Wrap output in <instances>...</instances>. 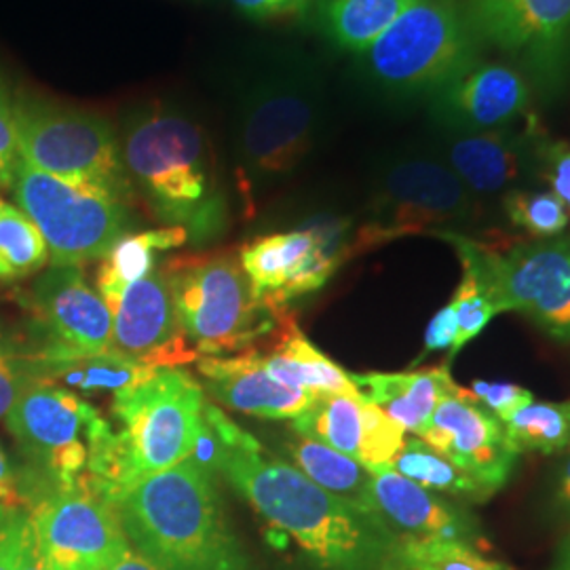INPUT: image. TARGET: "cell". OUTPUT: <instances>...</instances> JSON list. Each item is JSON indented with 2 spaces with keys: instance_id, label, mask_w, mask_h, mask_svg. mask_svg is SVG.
<instances>
[{
  "instance_id": "obj_1",
  "label": "cell",
  "mask_w": 570,
  "mask_h": 570,
  "mask_svg": "<svg viewBox=\"0 0 570 570\" xmlns=\"http://www.w3.org/2000/svg\"><path fill=\"white\" fill-rule=\"evenodd\" d=\"M218 471L275 532L320 570H407L404 539L376 511L313 484L263 450L226 452Z\"/></svg>"
},
{
  "instance_id": "obj_2",
  "label": "cell",
  "mask_w": 570,
  "mask_h": 570,
  "mask_svg": "<svg viewBox=\"0 0 570 570\" xmlns=\"http://www.w3.org/2000/svg\"><path fill=\"white\" fill-rule=\"evenodd\" d=\"M326 85L315 60L294 47H263L239 63L230 87V129L242 180L292 174L326 121Z\"/></svg>"
},
{
  "instance_id": "obj_3",
  "label": "cell",
  "mask_w": 570,
  "mask_h": 570,
  "mask_svg": "<svg viewBox=\"0 0 570 570\" xmlns=\"http://www.w3.org/2000/svg\"><path fill=\"white\" fill-rule=\"evenodd\" d=\"M119 138L129 180L161 223L180 226L197 244L225 230L228 205L214 148L188 110L164 100L136 104L122 112Z\"/></svg>"
},
{
  "instance_id": "obj_4",
  "label": "cell",
  "mask_w": 570,
  "mask_h": 570,
  "mask_svg": "<svg viewBox=\"0 0 570 570\" xmlns=\"http://www.w3.org/2000/svg\"><path fill=\"white\" fill-rule=\"evenodd\" d=\"M117 511L129 546L157 570H256L214 473L193 459L142 478Z\"/></svg>"
},
{
  "instance_id": "obj_5",
  "label": "cell",
  "mask_w": 570,
  "mask_h": 570,
  "mask_svg": "<svg viewBox=\"0 0 570 570\" xmlns=\"http://www.w3.org/2000/svg\"><path fill=\"white\" fill-rule=\"evenodd\" d=\"M357 75L391 102L429 100L438 89L484 58L463 0H416L355 56Z\"/></svg>"
},
{
  "instance_id": "obj_6",
  "label": "cell",
  "mask_w": 570,
  "mask_h": 570,
  "mask_svg": "<svg viewBox=\"0 0 570 570\" xmlns=\"http://www.w3.org/2000/svg\"><path fill=\"white\" fill-rule=\"evenodd\" d=\"M13 108L21 161L131 205L136 188L122 161L119 131L108 117L28 94L13 100Z\"/></svg>"
},
{
  "instance_id": "obj_7",
  "label": "cell",
  "mask_w": 570,
  "mask_h": 570,
  "mask_svg": "<svg viewBox=\"0 0 570 570\" xmlns=\"http://www.w3.org/2000/svg\"><path fill=\"white\" fill-rule=\"evenodd\" d=\"M475 218L478 197L438 150H402L376 169L367 220L353 235V256L412 235L461 233Z\"/></svg>"
},
{
  "instance_id": "obj_8",
  "label": "cell",
  "mask_w": 570,
  "mask_h": 570,
  "mask_svg": "<svg viewBox=\"0 0 570 570\" xmlns=\"http://www.w3.org/2000/svg\"><path fill=\"white\" fill-rule=\"evenodd\" d=\"M164 271L184 334L199 357L249 351L279 327L287 311L261 303L239 261L228 254L171 258Z\"/></svg>"
},
{
  "instance_id": "obj_9",
  "label": "cell",
  "mask_w": 570,
  "mask_h": 570,
  "mask_svg": "<svg viewBox=\"0 0 570 570\" xmlns=\"http://www.w3.org/2000/svg\"><path fill=\"white\" fill-rule=\"evenodd\" d=\"M471 266L497 313H520L558 343H570V237L480 244L465 233H438Z\"/></svg>"
},
{
  "instance_id": "obj_10",
  "label": "cell",
  "mask_w": 570,
  "mask_h": 570,
  "mask_svg": "<svg viewBox=\"0 0 570 570\" xmlns=\"http://www.w3.org/2000/svg\"><path fill=\"white\" fill-rule=\"evenodd\" d=\"M484 53L497 51L551 102L570 85V0H463Z\"/></svg>"
},
{
  "instance_id": "obj_11",
  "label": "cell",
  "mask_w": 570,
  "mask_h": 570,
  "mask_svg": "<svg viewBox=\"0 0 570 570\" xmlns=\"http://www.w3.org/2000/svg\"><path fill=\"white\" fill-rule=\"evenodd\" d=\"M21 212L41 230L53 266L104 258L131 226L129 205L21 161L13 183Z\"/></svg>"
},
{
  "instance_id": "obj_12",
  "label": "cell",
  "mask_w": 570,
  "mask_h": 570,
  "mask_svg": "<svg viewBox=\"0 0 570 570\" xmlns=\"http://www.w3.org/2000/svg\"><path fill=\"white\" fill-rule=\"evenodd\" d=\"M104 423L77 393L45 381L26 387L7 414V428L41 480L35 501L51 490L85 489L89 452Z\"/></svg>"
},
{
  "instance_id": "obj_13",
  "label": "cell",
  "mask_w": 570,
  "mask_h": 570,
  "mask_svg": "<svg viewBox=\"0 0 570 570\" xmlns=\"http://www.w3.org/2000/svg\"><path fill=\"white\" fill-rule=\"evenodd\" d=\"M204 406V385L184 367H157L140 385L115 393L112 414L140 480L193 456Z\"/></svg>"
},
{
  "instance_id": "obj_14",
  "label": "cell",
  "mask_w": 570,
  "mask_h": 570,
  "mask_svg": "<svg viewBox=\"0 0 570 570\" xmlns=\"http://www.w3.org/2000/svg\"><path fill=\"white\" fill-rule=\"evenodd\" d=\"M351 223L322 218L311 225L258 237L239 249V265L254 296L273 311L322 289L353 256Z\"/></svg>"
},
{
  "instance_id": "obj_15",
  "label": "cell",
  "mask_w": 570,
  "mask_h": 570,
  "mask_svg": "<svg viewBox=\"0 0 570 570\" xmlns=\"http://www.w3.org/2000/svg\"><path fill=\"white\" fill-rule=\"evenodd\" d=\"M28 513L49 570H106L129 546L117 508L81 487L51 490Z\"/></svg>"
},
{
  "instance_id": "obj_16",
  "label": "cell",
  "mask_w": 570,
  "mask_h": 570,
  "mask_svg": "<svg viewBox=\"0 0 570 570\" xmlns=\"http://www.w3.org/2000/svg\"><path fill=\"white\" fill-rule=\"evenodd\" d=\"M419 438L492 492L510 482L520 459L501 419L461 385L440 400Z\"/></svg>"
},
{
  "instance_id": "obj_17",
  "label": "cell",
  "mask_w": 570,
  "mask_h": 570,
  "mask_svg": "<svg viewBox=\"0 0 570 570\" xmlns=\"http://www.w3.org/2000/svg\"><path fill=\"white\" fill-rule=\"evenodd\" d=\"M532 89L505 61L478 60L429 98V117L442 134H482L527 117Z\"/></svg>"
},
{
  "instance_id": "obj_18",
  "label": "cell",
  "mask_w": 570,
  "mask_h": 570,
  "mask_svg": "<svg viewBox=\"0 0 570 570\" xmlns=\"http://www.w3.org/2000/svg\"><path fill=\"white\" fill-rule=\"evenodd\" d=\"M548 136L534 119L482 134H442L438 155L473 197L505 195L539 180Z\"/></svg>"
},
{
  "instance_id": "obj_19",
  "label": "cell",
  "mask_w": 570,
  "mask_h": 570,
  "mask_svg": "<svg viewBox=\"0 0 570 570\" xmlns=\"http://www.w3.org/2000/svg\"><path fill=\"white\" fill-rule=\"evenodd\" d=\"M112 348L148 367H183L202 360L184 334L164 266L127 285L112 306Z\"/></svg>"
},
{
  "instance_id": "obj_20",
  "label": "cell",
  "mask_w": 570,
  "mask_h": 570,
  "mask_svg": "<svg viewBox=\"0 0 570 570\" xmlns=\"http://www.w3.org/2000/svg\"><path fill=\"white\" fill-rule=\"evenodd\" d=\"M28 306L41 346L87 353L112 348V311L87 284L81 266H51L32 287Z\"/></svg>"
},
{
  "instance_id": "obj_21",
  "label": "cell",
  "mask_w": 570,
  "mask_h": 570,
  "mask_svg": "<svg viewBox=\"0 0 570 570\" xmlns=\"http://www.w3.org/2000/svg\"><path fill=\"white\" fill-rule=\"evenodd\" d=\"M292 428L351 456L367 471L393 468L406 442V431L364 395H317Z\"/></svg>"
},
{
  "instance_id": "obj_22",
  "label": "cell",
  "mask_w": 570,
  "mask_h": 570,
  "mask_svg": "<svg viewBox=\"0 0 570 570\" xmlns=\"http://www.w3.org/2000/svg\"><path fill=\"white\" fill-rule=\"evenodd\" d=\"M370 501L372 510L402 539H446L465 541L480 550L489 548V539L471 511L393 469L372 471Z\"/></svg>"
},
{
  "instance_id": "obj_23",
  "label": "cell",
  "mask_w": 570,
  "mask_h": 570,
  "mask_svg": "<svg viewBox=\"0 0 570 570\" xmlns=\"http://www.w3.org/2000/svg\"><path fill=\"white\" fill-rule=\"evenodd\" d=\"M199 374L205 389L225 406L261 419H298L317 395L289 389L273 381L263 366L261 351H245L237 357H202Z\"/></svg>"
},
{
  "instance_id": "obj_24",
  "label": "cell",
  "mask_w": 570,
  "mask_h": 570,
  "mask_svg": "<svg viewBox=\"0 0 570 570\" xmlns=\"http://www.w3.org/2000/svg\"><path fill=\"white\" fill-rule=\"evenodd\" d=\"M351 381L367 402L381 407L395 425L414 435L428 429L440 400L459 387L450 376L446 362L412 372L351 374Z\"/></svg>"
},
{
  "instance_id": "obj_25",
  "label": "cell",
  "mask_w": 570,
  "mask_h": 570,
  "mask_svg": "<svg viewBox=\"0 0 570 570\" xmlns=\"http://www.w3.org/2000/svg\"><path fill=\"white\" fill-rule=\"evenodd\" d=\"M37 381L66 385L81 393H119L136 387L153 376L157 367L144 366L115 348L108 351H70L41 346L30 353Z\"/></svg>"
},
{
  "instance_id": "obj_26",
  "label": "cell",
  "mask_w": 570,
  "mask_h": 570,
  "mask_svg": "<svg viewBox=\"0 0 570 570\" xmlns=\"http://www.w3.org/2000/svg\"><path fill=\"white\" fill-rule=\"evenodd\" d=\"M263 366L285 387L303 389L313 395H362L351 374L306 338L289 311L279 320L275 348L263 353Z\"/></svg>"
},
{
  "instance_id": "obj_27",
  "label": "cell",
  "mask_w": 570,
  "mask_h": 570,
  "mask_svg": "<svg viewBox=\"0 0 570 570\" xmlns=\"http://www.w3.org/2000/svg\"><path fill=\"white\" fill-rule=\"evenodd\" d=\"M416 0H311L308 20L332 47L360 56Z\"/></svg>"
},
{
  "instance_id": "obj_28",
  "label": "cell",
  "mask_w": 570,
  "mask_h": 570,
  "mask_svg": "<svg viewBox=\"0 0 570 570\" xmlns=\"http://www.w3.org/2000/svg\"><path fill=\"white\" fill-rule=\"evenodd\" d=\"M186 242L188 233L180 226H164L121 237L108 249L96 275V287L104 303L112 311L127 285L159 268V254L183 247Z\"/></svg>"
},
{
  "instance_id": "obj_29",
  "label": "cell",
  "mask_w": 570,
  "mask_h": 570,
  "mask_svg": "<svg viewBox=\"0 0 570 570\" xmlns=\"http://www.w3.org/2000/svg\"><path fill=\"white\" fill-rule=\"evenodd\" d=\"M294 468L317 484L320 489L327 490L341 499H346L364 510H372L370 501V487H372V471L353 461L338 450L330 449L326 444L298 435L287 444Z\"/></svg>"
},
{
  "instance_id": "obj_30",
  "label": "cell",
  "mask_w": 570,
  "mask_h": 570,
  "mask_svg": "<svg viewBox=\"0 0 570 570\" xmlns=\"http://www.w3.org/2000/svg\"><path fill=\"white\" fill-rule=\"evenodd\" d=\"M391 469L423 489L463 503H487L494 494L463 469L456 468L442 452L431 449L419 435L407 438Z\"/></svg>"
},
{
  "instance_id": "obj_31",
  "label": "cell",
  "mask_w": 570,
  "mask_h": 570,
  "mask_svg": "<svg viewBox=\"0 0 570 570\" xmlns=\"http://www.w3.org/2000/svg\"><path fill=\"white\" fill-rule=\"evenodd\" d=\"M511 446L518 454H558L570 449V400L532 402L503 421Z\"/></svg>"
},
{
  "instance_id": "obj_32",
  "label": "cell",
  "mask_w": 570,
  "mask_h": 570,
  "mask_svg": "<svg viewBox=\"0 0 570 570\" xmlns=\"http://www.w3.org/2000/svg\"><path fill=\"white\" fill-rule=\"evenodd\" d=\"M49 261L37 225L13 205L0 204V282H18Z\"/></svg>"
},
{
  "instance_id": "obj_33",
  "label": "cell",
  "mask_w": 570,
  "mask_h": 570,
  "mask_svg": "<svg viewBox=\"0 0 570 570\" xmlns=\"http://www.w3.org/2000/svg\"><path fill=\"white\" fill-rule=\"evenodd\" d=\"M503 212L510 223L534 239L560 237L569 226V212L551 190L515 188L503 195Z\"/></svg>"
},
{
  "instance_id": "obj_34",
  "label": "cell",
  "mask_w": 570,
  "mask_h": 570,
  "mask_svg": "<svg viewBox=\"0 0 570 570\" xmlns=\"http://www.w3.org/2000/svg\"><path fill=\"white\" fill-rule=\"evenodd\" d=\"M404 560L407 570H513L471 543L446 539H404Z\"/></svg>"
},
{
  "instance_id": "obj_35",
  "label": "cell",
  "mask_w": 570,
  "mask_h": 570,
  "mask_svg": "<svg viewBox=\"0 0 570 570\" xmlns=\"http://www.w3.org/2000/svg\"><path fill=\"white\" fill-rule=\"evenodd\" d=\"M461 265H463V279L454 292V298L450 301L454 306V313H456L459 332H456V341L446 357L449 366L452 364V360L459 355V351L469 345L475 336H480L484 332V327L492 322V317L499 315L490 301L487 287L480 282L478 273L465 263H461Z\"/></svg>"
},
{
  "instance_id": "obj_36",
  "label": "cell",
  "mask_w": 570,
  "mask_h": 570,
  "mask_svg": "<svg viewBox=\"0 0 570 570\" xmlns=\"http://www.w3.org/2000/svg\"><path fill=\"white\" fill-rule=\"evenodd\" d=\"M35 381L30 353H20L0 334V419L9 414L21 393Z\"/></svg>"
},
{
  "instance_id": "obj_37",
  "label": "cell",
  "mask_w": 570,
  "mask_h": 570,
  "mask_svg": "<svg viewBox=\"0 0 570 570\" xmlns=\"http://www.w3.org/2000/svg\"><path fill=\"white\" fill-rule=\"evenodd\" d=\"M21 164L16 108L9 96L7 82L0 79V186L11 188Z\"/></svg>"
},
{
  "instance_id": "obj_38",
  "label": "cell",
  "mask_w": 570,
  "mask_h": 570,
  "mask_svg": "<svg viewBox=\"0 0 570 570\" xmlns=\"http://www.w3.org/2000/svg\"><path fill=\"white\" fill-rule=\"evenodd\" d=\"M490 412L503 421H508L511 414L532 404V393L529 389L511 383H487V381H473L469 389Z\"/></svg>"
},
{
  "instance_id": "obj_39",
  "label": "cell",
  "mask_w": 570,
  "mask_h": 570,
  "mask_svg": "<svg viewBox=\"0 0 570 570\" xmlns=\"http://www.w3.org/2000/svg\"><path fill=\"white\" fill-rule=\"evenodd\" d=\"M539 178L550 184L551 193L570 214V144L546 140L541 148Z\"/></svg>"
},
{
  "instance_id": "obj_40",
  "label": "cell",
  "mask_w": 570,
  "mask_h": 570,
  "mask_svg": "<svg viewBox=\"0 0 570 570\" xmlns=\"http://www.w3.org/2000/svg\"><path fill=\"white\" fill-rule=\"evenodd\" d=\"M247 20L273 21L306 18L311 0H230Z\"/></svg>"
},
{
  "instance_id": "obj_41",
  "label": "cell",
  "mask_w": 570,
  "mask_h": 570,
  "mask_svg": "<svg viewBox=\"0 0 570 570\" xmlns=\"http://www.w3.org/2000/svg\"><path fill=\"white\" fill-rule=\"evenodd\" d=\"M456 332H459V324H456V313L454 306L449 303L442 306L429 322L428 332H425V346L419 353V357L412 362V366H419L429 353L442 351V348H452L454 341H456Z\"/></svg>"
},
{
  "instance_id": "obj_42",
  "label": "cell",
  "mask_w": 570,
  "mask_h": 570,
  "mask_svg": "<svg viewBox=\"0 0 570 570\" xmlns=\"http://www.w3.org/2000/svg\"><path fill=\"white\" fill-rule=\"evenodd\" d=\"M28 511L20 508L0 524V570H18Z\"/></svg>"
},
{
  "instance_id": "obj_43",
  "label": "cell",
  "mask_w": 570,
  "mask_h": 570,
  "mask_svg": "<svg viewBox=\"0 0 570 570\" xmlns=\"http://www.w3.org/2000/svg\"><path fill=\"white\" fill-rule=\"evenodd\" d=\"M18 570H49V564L45 560V553L37 537V530L32 527L30 513H28V524H26V532H23V546H21L20 564Z\"/></svg>"
},
{
  "instance_id": "obj_44",
  "label": "cell",
  "mask_w": 570,
  "mask_h": 570,
  "mask_svg": "<svg viewBox=\"0 0 570 570\" xmlns=\"http://www.w3.org/2000/svg\"><path fill=\"white\" fill-rule=\"evenodd\" d=\"M106 570H157L140 551L134 550L131 546H127L125 550L117 556V560Z\"/></svg>"
},
{
  "instance_id": "obj_45",
  "label": "cell",
  "mask_w": 570,
  "mask_h": 570,
  "mask_svg": "<svg viewBox=\"0 0 570 570\" xmlns=\"http://www.w3.org/2000/svg\"><path fill=\"white\" fill-rule=\"evenodd\" d=\"M23 508V499L20 497V490L16 484L0 482V524L16 510Z\"/></svg>"
},
{
  "instance_id": "obj_46",
  "label": "cell",
  "mask_w": 570,
  "mask_h": 570,
  "mask_svg": "<svg viewBox=\"0 0 570 570\" xmlns=\"http://www.w3.org/2000/svg\"><path fill=\"white\" fill-rule=\"evenodd\" d=\"M558 497L560 501L570 508V454L564 461V465L560 469V478H558Z\"/></svg>"
},
{
  "instance_id": "obj_47",
  "label": "cell",
  "mask_w": 570,
  "mask_h": 570,
  "mask_svg": "<svg viewBox=\"0 0 570 570\" xmlns=\"http://www.w3.org/2000/svg\"><path fill=\"white\" fill-rule=\"evenodd\" d=\"M550 570H570V539L562 543V548L556 553V560Z\"/></svg>"
},
{
  "instance_id": "obj_48",
  "label": "cell",
  "mask_w": 570,
  "mask_h": 570,
  "mask_svg": "<svg viewBox=\"0 0 570 570\" xmlns=\"http://www.w3.org/2000/svg\"><path fill=\"white\" fill-rule=\"evenodd\" d=\"M16 480H18V475H16V471L11 468V463H9L7 454H4V450L0 446V482L16 484Z\"/></svg>"
}]
</instances>
